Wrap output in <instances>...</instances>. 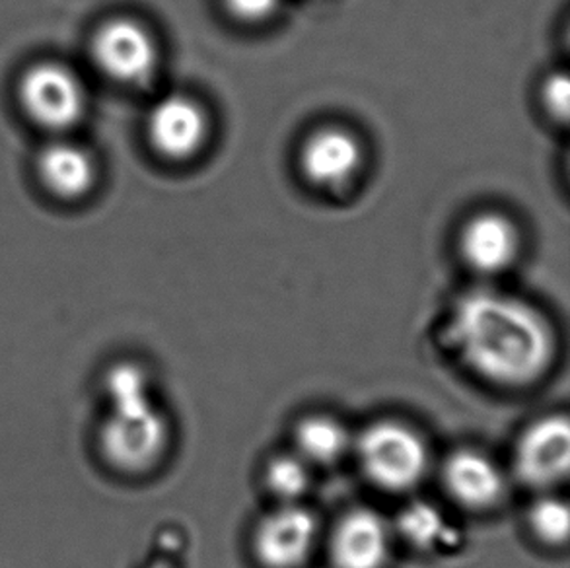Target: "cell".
<instances>
[{
  "label": "cell",
  "instance_id": "12",
  "mask_svg": "<svg viewBox=\"0 0 570 568\" xmlns=\"http://www.w3.org/2000/svg\"><path fill=\"white\" fill-rule=\"evenodd\" d=\"M442 483L450 499L473 512L494 508L504 497V476L491 458L478 450H458L442 468Z\"/></svg>",
  "mask_w": 570,
  "mask_h": 568
},
{
  "label": "cell",
  "instance_id": "2",
  "mask_svg": "<svg viewBox=\"0 0 570 568\" xmlns=\"http://www.w3.org/2000/svg\"><path fill=\"white\" fill-rule=\"evenodd\" d=\"M109 415L101 424L106 460L124 473H142L163 460L168 448V421L158 409L145 370L117 364L106 376Z\"/></svg>",
  "mask_w": 570,
  "mask_h": 568
},
{
  "label": "cell",
  "instance_id": "5",
  "mask_svg": "<svg viewBox=\"0 0 570 568\" xmlns=\"http://www.w3.org/2000/svg\"><path fill=\"white\" fill-rule=\"evenodd\" d=\"M20 98L33 121L49 129H67L77 124L85 111L82 85L72 70L53 62H43L26 72Z\"/></svg>",
  "mask_w": 570,
  "mask_h": 568
},
{
  "label": "cell",
  "instance_id": "10",
  "mask_svg": "<svg viewBox=\"0 0 570 568\" xmlns=\"http://www.w3.org/2000/svg\"><path fill=\"white\" fill-rule=\"evenodd\" d=\"M390 549V528L371 508H356L343 516L330 539L333 568H384Z\"/></svg>",
  "mask_w": 570,
  "mask_h": 568
},
{
  "label": "cell",
  "instance_id": "18",
  "mask_svg": "<svg viewBox=\"0 0 570 568\" xmlns=\"http://www.w3.org/2000/svg\"><path fill=\"white\" fill-rule=\"evenodd\" d=\"M281 2L283 0H224V7L239 22L262 23L277 14Z\"/></svg>",
  "mask_w": 570,
  "mask_h": 568
},
{
  "label": "cell",
  "instance_id": "17",
  "mask_svg": "<svg viewBox=\"0 0 570 568\" xmlns=\"http://www.w3.org/2000/svg\"><path fill=\"white\" fill-rule=\"evenodd\" d=\"M569 507L563 500L548 497L533 505L530 528L541 543L551 547L564 546L569 539Z\"/></svg>",
  "mask_w": 570,
  "mask_h": 568
},
{
  "label": "cell",
  "instance_id": "15",
  "mask_svg": "<svg viewBox=\"0 0 570 568\" xmlns=\"http://www.w3.org/2000/svg\"><path fill=\"white\" fill-rule=\"evenodd\" d=\"M296 445L302 460L316 466H332L351 448V434L343 424L330 415H312L296 429Z\"/></svg>",
  "mask_w": 570,
  "mask_h": 568
},
{
  "label": "cell",
  "instance_id": "7",
  "mask_svg": "<svg viewBox=\"0 0 570 568\" xmlns=\"http://www.w3.org/2000/svg\"><path fill=\"white\" fill-rule=\"evenodd\" d=\"M94 59L108 77L124 85H145L155 75L158 49L140 23L114 20L94 39Z\"/></svg>",
  "mask_w": 570,
  "mask_h": 568
},
{
  "label": "cell",
  "instance_id": "9",
  "mask_svg": "<svg viewBox=\"0 0 570 568\" xmlns=\"http://www.w3.org/2000/svg\"><path fill=\"white\" fill-rule=\"evenodd\" d=\"M208 137L207 111L189 96L174 94L156 104L148 116V139L170 160H187Z\"/></svg>",
  "mask_w": 570,
  "mask_h": 568
},
{
  "label": "cell",
  "instance_id": "19",
  "mask_svg": "<svg viewBox=\"0 0 570 568\" xmlns=\"http://www.w3.org/2000/svg\"><path fill=\"white\" fill-rule=\"evenodd\" d=\"M569 78L567 75H553L543 86V100L551 116L564 119L569 116Z\"/></svg>",
  "mask_w": 570,
  "mask_h": 568
},
{
  "label": "cell",
  "instance_id": "11",
  "mask_svg": "<svg viewBox=\"0 0 570 568\" xmlns=\"http://www.w3.org/2000/svg\"><path fill=\"white\" fill-rule=\"evenodd\" d=\"M460 252L463 262L479 275H499L517 262L520 232L504 215L481 213L463 226Z\"/></svg>",
  "mask_w": 570,
  "mask_h": 568
},
{
  "label": "cell",
  "instance_id": "8",
  "mask_svg": "<svg viewBox=\"0 0 570 568\" xmlns=\"http://www.w3.org/2000/svg\"><path fill=\"white\" fill-rule=\"evenodd\" d=\"M363 161V145L355 133L335 125L317 129L302 145V174L322 189L347 185L361 172Z\"/></svg>",
  "mask_w": 570,
  "mask_h": 568
},
{
  "label": "cell",
  "instance_id": "1",
  "mask_svg": "<svg viewBox=\"0 0 570 568\" xmlns=\"http://www.w3.org/2000/svg\"><path fill=\"white\" fill-rule=\"evenodd\" d=\"M448 337L471 372L501 388L535 384L556 359L548 320L520 300L491 292L458 304Z\"/></svg>",
  "mask_w": 570,
  "mask_h": 568
},
{
  "label": "cell",
  "instance_id": "3",
  "mask_svg": "<svg viewBox=\"0 0 570 568\" xmlns=\"http://www.w3.org/2000/svg\"><path fill=\"white\" fill-rule=\"evenodd\" d=\"M356 456L368 481L387 492L415 489L429 469L423 437L397 421L366 427L356 440Z\"/></svg>",
  "mask_w": 570,
  "mask_h": 568
},
{
  "label": "cell",
  "instance_id": "14",
  "mask_svg": "<svg viewBox=\"0 0 570 568\" xmlns=\"http://www.w3.org/2000/svg\"><path fill=\"white\" fill-rule=\"evenodd\" d=\"M397 530L409 546L421 551L446 549L460 543V531L452 528L446 516L431 502L416 500L401 510L397 518Z\"/></svg>",
  "mask_w": 570,
  "mask_h": 568
},
{
  "label": "cell",
  "instance_id": "4",
  "mask_svg": "<svg viewBox=\"0 0 570 568\" xmlns=\"http://www.w3.org/2000/svg\"><path fill=\"white\" fill-rule=\"evenodd\" d=\"M570 429L564 415L543 417L518 438L514 471L532 489H549L569 473Z\"/></svg>",
  "mask_w": 570,
  "mask_h": 568
},
{
  "label": "cell",
  "instance_id": "6",
  "mask_svg": "<svg viewBox=\"0 0 570 568\" xmlns=\"http://www.w3.org/2000/svg\"><path fill=\"white\" fill-rule=\"evenodd\" d=\"M317 541L316 516L301 505H283L257 523L254 551L265 568H298Z\"/></svg>",
  "mask_w": 570,
  "mask_h": 568
},
{
  "label": "cell",
  "instance_id": "13",
  "mask_svg": "<svg viewBox=\"0 0 570 568\" xmlns=\"http://www.w3.org/2000/svg\"><path fill=\"white\" fill-rule=\"evenodd\" d=\"M39 176L51 192L75 199L88 192L94 182V164L90 156L69 143L47 146L39 156Z\"/></svg>",
  "mask_w": 570,
  "mask_h": 568
},
{
  "label": "cell",
  "instance_id": "16",
  "mask_svg": "<svg viewBox=\"0 0 570 568\" xmlns=\"http://www.w3.org/2000/svg\"><path fill=\"white\" fill-rule=\"evenodd\" d=\"M265 483L283 505H296L312 484L308 463L301 456H278L267 466Z\"/></svg>",
  "mask_w": 570,
  "mask_h": 568
}]
</instances>
